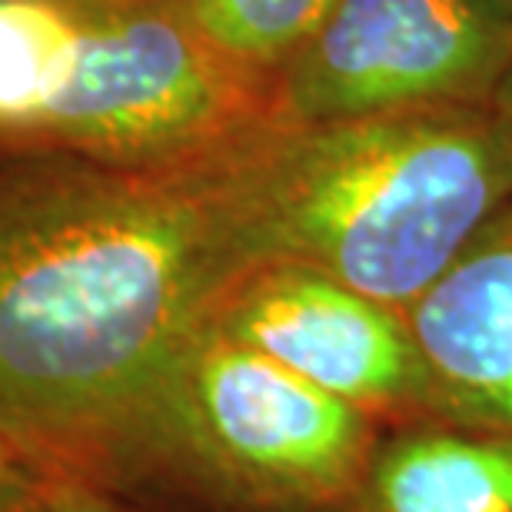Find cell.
<instances>
[{"label": "cell", "mask_w": 512, "mask_h": 512, "mask_svg": "<svg viewBox=\"0 0 512 512\" xmlns=\"http://www.w3.org/2000/svg\"><path fill=\"white\" fill-rule=\"evenodd\" d=\"M210 326L386 429L443 419L406 310L306 263H250L220 296Z\"/></svg>", "instance_id": "cell-6"}, {"label": "cell", "mask_w": 512, "mask_h": 512, "mask_svg": "<svg viewBox=\"0 0 512 512\" xmlns=\"http://www.w3.org/2000/svg\"><path fill=\"white\" fill-rule=\"evenodd\" d=\"M509 60L506 0H336L276 70V120L489 107Z\"/></svg>", "instance_id": "cell-5"}, {"label": "cell", "mask_w": 512, "mask_h": 512, "mask_svg": "<svg viewBox=\"0 0 512 512\" xmlns=\"http://www.w3.org/2000/svg\"><path fill=\"white\" fill-rule=\"evenodd\" d=\"M383 433L207 323L163 399L147 489L213 512H346Z\"/></svg>", "instance_id": "cell-4"}, {"label": "cell", "mask_w": 512, "mask_h": 512, "mask_svg": "<svg viewBox=\"0 0 512 512\" xmlns=\"http://www.w3.org/2000/svg\"><path fill=\"white\" fill-rule=\"evenodd\" d=\"M0 512H47L44 499H40V493H37V479L20 489V493L0 499Z\"/></svg>", "instance_id": "cell-13"}, {"label": "cell", "mask_w": 512, "mask_h": 512, "mask_svg": "<svg viewBox=\"0 0 512 512\" xmlns=\"http://www.w3.org/2000/svg\"><path fill=\"white\" fill-rule=\"evenodd\" d=\"M346 512H512V439L443 419L386 429Z\"/></svg>", "instance_id": "cell-8"}, {"label": "cell", "mask_w": 512, "mask_h": 512, "mask_svg": "<svg viewBox=\"0 0 512 512\" xmlns=\"http://www.w3.org/2000/svg\"><path fill=\"white\" fill-rule=\"evenodd\" d=\"M276 120V70L190 0H0V163L170 170Z\"/></svg>", "instance_id": "cell-3"}, {"label": "cell", "mask_w": 512, "mask_h": 512, "mask_svg": "<svg viewBox=\"0 0 512 512\" xmlns=\"http://www.w3.org/2000/svg\"><path fill=\"white\" fill-rule=\"evenodd\" d=\"M489 107H493L496 120L503 124L506 137L512 140V60H509L503 80H499V87H496V94H493V104H489Z\"/></svg>", "instance_id": "cell-12"}, {"label": "cell", "mask_w": 512, "mask_h": 512, "mask_svg": "<svg viewBox=\"0 0 512 512\" xmlns=\"http://www.w3.org/2000/svg\"><path fill=\"white\" fill-rule=\"evenodd\" d=\"M30 483H34L30 466L17 456V449L0 436V499L20 493V489L30 486Z\"/></svg>", "instance_id": "cell-11"}, {"label": "cell", "mask_w": 512, "mask_h": 512, "mask_svg": "<svg viewBox=\"0 0 512 512\" xmlns=\"http://www.w3.org/2000/svg\"><path fill=\"white\" fill-rule=\"evenodd\" d=\"M47 512H147L133 496L74 476H34Z\"/></svg>", "instance_id": "cell-10"}, {"label": "cell", "mask_w": 512, "mask_h": 512, "mask_svg": "<svg viewBox=\"0 0 512 512\" xmlns=\"http://www.w3.org/2000/svg\"><path fill=\"white\" fill-rule=\"evenodd\" d=\"M250 263L293 260L409 310L512 200L493 107L270 124L237 153Z\"/></svg>", "instance_id": "cell-2"}, {"label": "cell", "mask_w": 512, "mask_h": 512, "mask_svg": "<svg viewBox=\"0 0 512 512\" xmlns=\"http://www.w3.org/2000/svg\"><path fill=\"white\" fill-rule=\"evenodd\" d=\"M203 27L253 64H280L313 34L336 0H190Z\"/></svg>", "instance_id": "cell-9"}, {"label": "cell", "mask_w": 512, "mask_h": 512, "mask_svg": "<svg viewBox=\"0 0 512 512\" xmlns=\"http://www.w3.org/2000/svg\"><path fill=\"white\" fill-rule=\"evenodd\" d=\"M446 423L512 439V200L406 310Z\"/></svg>", "instance_id": "cell-7"}, {"label": "cell", "mask_w": 512, "mask_h": 512, "mask_svg": "<svg viewBox=\"0 0 512 512\" xmlns=\"http://www.w3.org/2000/svg\"><path fill=\"white\" fill-rule=\"evenodd\" d=\"M506 4H512V0H506Z\"/></svg>", "instance_id": "cell-14"}, {"label": "cell", "mask_w": 512, "mask_h": 512, "mask_svg": "<svg viewBox=\"0 0 512 512\" xmlns=\"http://www.w3.org/2000/svg\"><path fill=\"white\" fill-rule=\"evenodd\" d=\"M243 143L170 170L0 163V436L34 476L147 489L173 373L250 266Z\"/></svg>", "instance_id": "cell-1"}]
</instances>
